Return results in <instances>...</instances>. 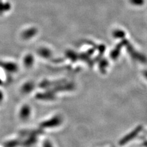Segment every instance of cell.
<instances>
[{
	"label": "cell",
	"instance_id": "obj_2",
	"mask_svg": "<svg viewBox=\"0 0 147 147\" xmlns=\"http://www.w3.org/2000/svg\"><path fill=\"white\" fill-rule=\"evenodd\" d=\"M132 4L136 5H142L144 3V0H130Z\"/></svg>",
	"mask_w": 147,
	"mask_h": 147
},
{
	"label": "cell",
	"instance_id": "obj_1",
	"mask_svg": "<svg viewBox=\"0 0 147 147\" xmlns=\"http://www.w3.org/2000/svg\"><path fill=\"white\" fill-rule=\"evenodd\" d=\"M140 129H141L140 127H138V128L136 129L133 132H132L131 134H128L127 136H126L125 138H124L123 139H122L121 140V142H120V144H125L127 142H128L129 140H130L132 139H133V138H134L138 134V133H139V131Z\"/></svg>",
	"mask_w": 147,
	"mask_h": 147
},
{
	"label": "cell",
	"instance_id": "obj_3",
	"mask_svg": "<svg viewBox=\"0 0 147 147\" xmlns=\"http://www.w3.org/2000/svg\"><path fill=\"white\" fill-rule=\"evenodd\" d=\"M123 34H124L123 32L120 31H116L115 33V36H116L117 37H118V38H119L120 36H123Z\"/></svg>",
	"mask_w": 147,
	"mask_h": 147
}]
</instances>
